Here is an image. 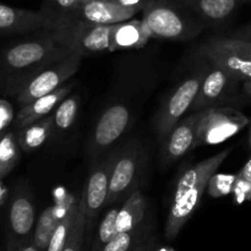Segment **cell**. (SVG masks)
Listing matches in <instances>:
<instances>
[{
	"instance_id": "6da1fadb",
	"label": "cell",
	"mask_w": 251,
	"mask_h": 251,
	"mask_svg": "<svg viewBox=\"0 0 251 251\" xmlns=\"http://www.w3.org/2000/svg\"><path fill=\"white\" fill-rule=\"evenodd\" d=\"M73 51L64 27L46 28L37 36L5 49L0 60L5 70L14 75L17 92L39 71Z\"/></svg>"
},
{
	"instance_id": "7a4b0ae2",
	"label": "cell",
	"mask_w": 251,
	"mask_h": 251,
	"mask_svg": "<svg viewBox=\"0 0 251 251\" xmlns=\"http://www.w3.org/2000/svg\"><path fill=\"white\" fill-rule=\"evenodd\" d=\"M230 152L232 149H227L205 161L199 162L186 169L179 178L164 226L167 240L176 239L184 226L193 217L202 200L203 193L207 190L211 176L217 173L221 164Z\"/></svg>"
},
{
	"instance_id": "3957f363",
	"label": "cell",
	"mask_w": 251,
	"mask_h": 251,
	"mask_svg": "<svg viewBox=\"0 0 251 251\" xmlns=\"http://www.w3.org/2000/svg\"><path fill=\"white\" fill-rule=\"evenodd\" d=\"M141 20L149 27L152 38L185 41L203 29L200 20H195L167 0H147Z\"/></svg>"
},
{
	"instance_id": "277c9868",
	"label": "cell",
	"mask_w": 251,
	"mask_h": 251,
	"mask_svg": "<svg viewBox=\"0 0 251 251\" xmlns=\"http://www.w3.org/2000/svg\"><path fill=\"white\" fill-rule=\"evenodd\" d=\"M146 162V152L141 144L131 140L117 151L112 174L107 205L124 202L127 196L137 188Z\"/></svg>"
},
{
	"instance_id": "5b68a950",
	"label": "cell",
	"mask_w": 251,
	"mask_h": 251,
	"mask_svg": "<svg viewBox=\"0 0 251 251\" xmlns=\"http://www.w3.org/2000/svg\"><path fill=\"white\" fill-rule=\"evenodd\" d=\"M200 51L239 82L251 78V42L228 36L212 37L201 46Z\"/></svg>"
},
{
	"instance_id": "8992f818",
	"label": "cell",
	"mask_w": 251,
	"mask_h": 251,
	"mask_svg": "<svg viewBox=\"0 0 251 251\" xmlns=\"http://www.w3.org/2000/svg\"><path fill=\"white\" fill-rule=\"evenodd\" d=\"M82 59L81 54L73 51L39 71L17 91V103L24 107L32 100L58 90L77 73Z\"/></svg>"
},
{
	"instance_id": "52a82bcc",
	"label": "cell",
	"mask_w": 251,
	"mask_h": 251,
	"mask_svg": "<svg viewBox=\"0 0 251 251\" xmlns=\"http://www.w3.org/2000/svg\"><path fill=\"white\" fill-rule=\"evenodd\" d=\"M249 124L243 113L229 107L203 110L196 135V146H211L227 141Z\"/></svg>"
},
{
	"instance_id": "ba28073f",
	"label": "cell",
	"mask_w": 251,
	"mask_h": 251,
	"mask_svg": "<svg viewBox=\"0 0 251 251\" xmlns=\"http://www.w3.org/2000/svg\"><path fill=\"white\" fill-rule=\"evenodd\" d=\"M205 75L206 68L189 76L163 103L159 112L157 113L156 122H154L157 135L162 141L166 140L171 130L184 117V114L190 110Z\"/></svg>"
},
{
	"instance_id": "9c48e42d",
	"label": "cell",
	"mask_w": 251,
	"mask_h": 251,
	"mask_svg": "<svg viewBox=\"0 0 251 251\" xmlns=\"http://www.w3.org/2000/svg\"><path fill=\"white\" fill-rule=\"evenodd\" d=\"M238 86L239 81L220 66L211 63V68H206V75L190 108L191 113L203 112L210 108L223 107L228 103L237 102L239 97Z\"/></svg>"
},
{
	"instance_id": "30bf717a",
	"label": "cell",
	"mask_w": 251,
	"mask_h": 251,
	"mask_svg": "<svg viewBox=\"0 0 251 251\" xmlns=\"http://www.w3.org/2000/svg\"><path fill=\"white\" fill-rule=\"evenodd\" d=\"M36 210L31 195L25 189L15 193L7 211L6 250L16 251L33 240Z\"/></svg>"
},
{
	"instance_id": "8fae6325",
	"label": "cell",
	"mask_w": 251,
	"mask_h": 251,
	"mask_svg": "<svg viewBox=\"0 0 251 251\" xmlns=\"http://www.w3.org/2000/svg\"><path fill=\"white\" fill-rule=\"evenodd\" d=\"M131 120L129 107L123 103H115L103 112L96 124L91 137L88 153L97 158L109 150L127 130Z\"/></svg>"
},
{
	"instance_id": "7c38bea8",
	"label": "cell",
	"mask_w": 251,
	"mask_h": 251,
	"mask_svg": "<svg viewBox=\"0 0 251 251\" xmlns=\"http://www.w3.org/2000/svg\"><path fill=\"white\" fill-rule=\"evenodd\" d=\"M117 151L108 154L102 161L93 164L87 181L85 184L86 190V215H87V230L91 229L96 218L100 216L102 208L107 205L108 193H109L110 174L114 164Z\"/></svg>"
},
{
	"instance_id": "4fadbf2b",
	"label": "cell",
	"mask_w": 251,
	"mask_h": 251,
	"mask_svg": "<svg viewBox=\"0 0 251 251\" xmlns=\"http://www.w3.org/2000/svg\"><path fill=\"white\" fill-rule=\"evenodd\" d=\"M63 27L73 50L81 54L83 58L109 50L113 25L70 21Z\"/></svg>"
},
{
	"instance_id": "5bb4252c",
	"label": "cell",
	"mask_w": 251,
	"mask_h": 251,
	"mask_svg": "<svg viewBox=\"0 0 251 251\" xmlns=\"http://www.w3.org/2000/svg\"><path fill=\"white\" fill-rule=\"evenodd\" d=\"M203 112H195L188 117L181 118L176 126L171 130L164 140L163 157L164 163H172L185 156L191 149L195 147L199 123Z\"/></svg>"
},
{
	"instance_id": "9a60e30c",
	"label": "cell",
	"mask_w": 251,
	"mask_h": 251,
	"mask_svg": "<svg viewBox=\"0 0 251 251\" xmlns=\"http://www.w3.org/2000/svg\"><path fill=\"white\" fill-rule=\"evenodd\" d=\"M46 28L53 27L41 10L32 11L0 4V33L26 34Z\"/></svg>"
},
{
	"instance_id": "2e32d148",
	"label": "cell",
	"mask_w": 251,
	"mask_h": 251,
	"mask_svg": "<svg viewBox=\"0 0 251 251\" xmlns=\"http://www.w3.org/2000/svg\"><path fill=\"white\" fill-rule=\"evenodd\" d=\"M137 12L139 10L123 7L107 0H88L81 2L70 21H83L96 25H115L127 21Z\"/></svg>"
},
{
	"instance_id": "e0dca14e",
	"label": "cell",
	"mask_w": 251,
	"mask_h": 251,
	"mask_svg": "<svg viewBox=\"0 0 251 251\" xmlns=\"http://www.w3.org/2000/svg\"><path fill=\"white\" fill-rule=\"evenodd\" d=\"M75 83L76 81L74 80L69 81V82L60 86L54 92L43 96V97L37 98V100L28 103V104L21 107L20 112L17 113L16 118H15V126H16V129H22V127L27 126V125L32 124V123L38 122V120L47 117V115L51 114V112L55 109L56 105L64 98L70 95L71 90L74 88Z\"/></svg>"
},
{
	"instance_id": "ac0fdd59",
	"label": "cell",
	"mask_w": 251,
	"mask_h": 251,
	"mask_svg": "<svg viewBox=\"0 0 251 251\" xmlns=\"http://www.w3.org/2000/svg\"><path fill=\"white\" fill-rule=\"evenodd\" d=\"M152 38L149 27L142 20H127L113 25L109 50L142 48Z\"/></svg>"
},
{
	"instance_id": "d6986e66",
	"label": "cell",
	"mask_w": 251,
	"mask_h": 251,
	"mask_svg": "<svg viewBox=\"0 0 251 251\" xmlns=\"http://www.w3.org/2000/svg\"><path fill=\"white\" fill-rule=\"evenodd\" d=\"M184 6L195 12L202 21L221 24L227 21L240 6L251 0H179Z\"/></svg>"
},
{
	"instance_id": "ffe728a7",
	"label": "cell",
	"mask_w": 251,
	"mask_h": 251,
	"mask_svg": "<svg viewBox=\"0 0 251 251\" xmlns=\"http://www.w3.org/2000/svg\"><path fill=\"white\" fill-rule=\"evenodd\" d=\"M74 199L75 198L71 195L66 196V199H63L59 202H56L55 205L48 206L47 208H44L41 215H39V217L37 218L33 233V243L42 251L47 250L49 242L51 239V235L55 232L61 218L65 216L66 211L69 210Z\"/></svg>"
},
{
	"instance_id": "44dd1931",
	"label": "cell",
	"mask_w": 251,
	"mask_h": 251,
	"mask_svg": "<svg viewBox=\"0 0 251 251\" xmlns=\"http://www.w3.org/2000/svg\"><path fill=\"white\" fill-rule=\"evenodd\" d=\"M146 206L144 194L139 188H136L120 205L117 218V232H129L146 225Z\"/></svg>"
},
{
	"instance_id": "7402d4cb",
	"label": "cell",
	"mask_w": 251,
	"mask_h": 251,
	"mask_svg": "<svg viewBox=\"0 0 251 251\" xmlns=\"http://www.w3.org/2000/svg\"><path fill=\"white\" fill-rule=\"evenodd\" d=\"M53 135V117L47 115L43 119L34 122L19 130L17 141L24 152H31L39 149Z\"/></svg>"
},
{
	"instance_id": "603a6c76",
	"label": "cell",
	"mask_w": 251,
	"mask_h": 251,
	"mask_svg": "<svg viewBox=\"0 0 251 251\" xmlns=\"http://www.w3.org/2000/svg\"><path fill=\"white\" fill-rule=\"evenodd\" d=\"M151 238V230L144 225L134 230L117 233L100 251H136Z\"/></svg>"
},
{
	"instance_id": "cb8c5ba5",
	"label": "cell",
	"mask_w": 251,
	"mask_h": 251,
	"mask_svg": "<svg viewBox=\"0 0 251 251\" xmlns=\"http://www.w3.org/2000/svg\"><path fill=\"white\" fill-rule=\"evenodd\" d=\"M81 0H43L41 11L48 17L53 28L68 24L80 6Z\"/></svg>"
},
{
	"instance_id": "d4e9b609",
	"label": "cell",
	"mask_w": 251,
	"mask_h": 251,
	"mask_svg": "<svg viewBox=\"0 0 251 251\" xmlns=\"http://www.w3.org/2000/svg\"><path fill=\"white\" fill-rule=\"evenodd\" d=\"M80 105V97L77 95H69L64 98L55 109L51 112L53 117V136L65 132L73 126Z\"/></svg>"
},
{
	"instance_id": "484cf974",
	"label": "cell",
	"mask_w": 251,
	"mask_h": 251,
	"mask_svg": "<svg viewBox=\"0 0 251 251\" xmlns=\"http://www.w3.org/2000/svg\"><path fill=\"white\" fill-rule=\"evenodd\" d=\"M78 205H80V196L77 199H74L70 207L66 211L65 216L61 218L55 232L51 235V239L49 242L48 248H47L46 251H61L64 249L71 232H73L74 226H75L76 218H77Z\"/></svg>"
},
{
	"instance_id": "4316f807",
	"label": "cell",
	"mask_w": 251,
	"mask_h": 251,
	"mask_svg": "<svg viewBox=\"0 0 251 251\" xmlns=\"http://www.w3.org/2000/svg\"><path fill=\"white\" fill-rule=\"evenodd\" d=\"M120 205L114 203L112 207L105 212L97 228L92 243H91L90 251H100L104 245L117 234V218L119 213Z\"/></svg>"
},
{
	"instance_id": "83f0119b",
	"label": "cell",
	"mask_w": 251,
	"mask_h": 251,
	"mask_svg": "<svg viewBox=\"0 0 251 251\" xmlns=\"http://www.w3.org/2000/svg\"><path fill=\"white\" fill-rule=\"evenodd\" d=\"M20 158V146L14 132H4L0 139V180L14 169Z\"/></svg>"
},
{
	"instance_id": "f1b7e54d",
	"label": "cell",
	"mask_w": 251,
	"mask_h": 251,
	"mask_svg": "<svg viewBox=\"0 0 251 251\" xmlns=\"http://www.w3.org/2000/svg\"><path fill=\"white\" fill-rule=\"evenodd\" d=\"M86 232H87V215H86V190L83 188L80 194V205H78L75 226L69 237V240L61 251H82L83 245H85Z\"/></svg>"
},
{
	"instance_id": "f546056e",
	"label": "cell",
	"mask_w": 251,
	"mask_h": 251,
	"mask_svg": "<svg viewBox=\"0 0 251 251\" xmlns=\"http://www.w3.org/2000/svg\"><path fill=\"white\" fill-rule=\"evenodd\" d=\"M237 174H217L215 173L211 176L207 185V193L211 198H222L233 193Z\"/></svg>"
},
{
	"instance_id": "4dcf8cb0",
	"label": "cell",
	"mask_w": 251,
	"mask_h": 251,
	"mask_svg": "<svg viewBox=\"0 0 251 251\" xmlns=\"http://www.w3.org/2000/svg\"><path fill=\"white\" fill-rule=\"evenodd\" d=\"M12 120H14V108L11 103L0 98V132H4Z\"/></svg>"
},
{
	"instance_id": "1f68e13d",
	"label": "cell",
	"mask_w": 251,
	"mask_h": 251,
	"mask_svg": "<svg viewBox=\"0 0 251 251\" xmlns=\"http://www.w3.org/2000/svg\"><path fill=\"white\" fill-rule=\"evenodd\" d=\"M233 193H234L237 202H244L245 200H249L251 199V183L243 180L237 176Z\"/></svg>"
},
{
	"instance_id": "d6a6232c",
	"label": "cell",
	"mask_w": 251,
	"mask_h": 251,
	"mask_svg": "<svg viewBox=\"0 0 251 251\" xmlns=\"http://www.w3.org/2000/svg\"><path fill=\"white\" fill-rule=\"evenodd\" d=\"M107 1L114 2V4L120 5L123 7H129V9H136L139 11H142L147 0H107Z\"/></svg>"
},
{
	"instance_id": "836d02e7",
	"label": "cell",
	"mask_w": 251,
	"mask_h": 251,
	"mask_svg": "<svg viewBox=\"0 0 251 251\" xmlns=\"http://www.w3.org/2000/svg\"><path fill=\"white\" fill-rule=\"evenodd\" d=\"M228 37L251 42V25H248V26H244V27H240L239 29H237V31H234L233 33H230Z\"/></svg>"
},
{
	"instance_id": "e575fe53",
	"label": "cell",
	"mask_w": 251,
	"mask_h": 251,
	"mask_svg": "<svg viewBox=\"0 0 251 251\" xmlns=\"http://www.w3.org/2000/svg\"><path fill=\"white\" fill-rule=\"evenodd\" d=\"M240 179L248 181V183H251V158L245 163V166L243 167L239 171V173L237 174Z\"/></svg>"
},
{
	"instance_id": "d590c367",
	"label": "cell",
	"mask_w": 251,
	"mask_h": 251,
	"mask_svg": "<svg viewBox=\"0 0 251 251\" xmlns=\"http://www.w3.org/2000/svg\"><path fill=\"white\" fill-rule=\"evenodd\" d=\"M16 251H42V250L39 249L36 244H34L33 240H31V242H28L27 244H25L24 247H21L19 250H16Z\"/></svg>"
},
{
	"instance_id": "8d00e7d4",
	"label": "cell",
	"mask_w": 251,
	"mask_h": 251,
	"mask_svg": "<svg viewBox=\"0 0 251 251\" xmlns=\"http://www.w3.org/2000/svg\"><path fill=\"white\" fill-rule=\"evenodd\" d=\"M136 251H156V249H154L153 238H151V239H150L146 244L142 245V247L140 248V249H137Z\"/></svg>"
},
{
	"instance_id": "74e56055",
	"label": "cell",
	"mask_w": 251,
	"mask_h": 251,
	"mask_svg": "<svg viewBox=\"0 0 251 251\" xmlns=\"http://www.w3.org/2000/svg\"><path fill=\"white\" fill-rule=\"evenodd\" d=\"M243 91H244V93L248 97L251 98V78L243 82Z\"/></svg>"
},
{
	"instance_id": "f35d334b",
	"label": "cell",
	"mask_w": 251,
	"mask_h": 251,
	"mask_svg": "<svg viewBox=\"0 0 251 251\" xmlns=\"http://www.w3.org/2000/svg\"><path fill=\"white\" fill-rule=\"evenodd\" d=\"M4 135V132H0V139H1V136Z\"/></svg>"
},
{
	"instance_id": "ab89813d",
	"label": "cell",
	"mask_w": 251,
	"mask_h": 251,
	"mask_svg": "<svg viewBox=\"0 0 251 251\" xmlns=\"http://www.w3.org/2000/svg\"><path fill=\"white\" fill-rule=\"evenodd\" d=\"M85 1H88V0H81V2H85Z\"/></svg>"
}]
</instances>
